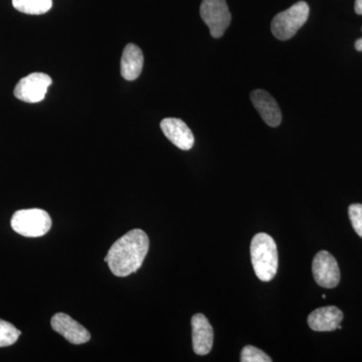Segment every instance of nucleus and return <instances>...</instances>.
<instances>
[{
    "instance_id": "1",
    "label": "nucleus",
    "mask_w": 362,
    "mask_h": 362,
    "mask_svg": "<svg viewBox=\"0 0 362 362\" xmlns=\"http://www.w3.org/2000/svg\"><path fill=\"white\" fill-rule=\"evenodd\" d=\"M148 250V235L142 230L135 228L112 245L105 262L117 277H127L139 270Z\"/></svg>"
},
{
    "instance_id": "2",
    "label": "nucleus",
    "mask_w": 362,
    "mask_h": 362,
    "mask_svg": "<svg viewBox=\"0 0 362 362\" xmlns=\"http://www.w3.org/2000/svg\"><path fill=\"white\" fill-rule=\"evenodd\" d=\"M251 258L257 277L263 282L273 280L278 271L277 245L268 233H257L252 240Z\"/></svg>"
},
{
    "instance_id": "3",
    "label": "nucleus",
    "mask_w": 362,
    "mask_h": 362,
    "mask_svg": "<svg viewBox=\"0 0 362 362\" xmlns=\"http://www.w3.org/2000/svg\"><path fill=\"white\" fill-rule=\"evenodd\" d=\"M308 4L305 1H299L290 8L278 13L271 23V30L276 39L289 40L294 37L298 30L306 23L309 18Z\"/></svg>"
},
{
    "instance_id": "4",
    "label": "nucleus",
    "mask_w": 362,
    "mask_h": 362,
    "mask_svg": "<svg viewBox=\"0 0 362 362\" xmlns=\"http://www.w3.org/2000/svg\"><path fill=\"white\" fill-rule=\"evenodd\" d=\"M52 218L40 209H21L11 218V228L23 237L39 238L51 230Z\"/></svg>"
},
{
    "instance_id": "5",
    "label": "nucleus",
    "mask_w": 362,
    "mask_h": 362,
    "mask_svg": "<svg viewBox=\"0 0 362 362\" xmlns=\"http://www.w3.org/2000/svg\"><path fill=\"white\" fill-rule=\"evenodd\" d=\"M199 13L214 39L223 37L232 21L226 0H202Z\"/></svg>"
},
{
    "instance_id": "6",
    "label": "nucleus",
    "mask_w": 362,
    "mask_h": 362,
    "mask_svg": "<svg viewBox=\"0 0 362 362\" xmlns=\"http://www.w3.org/2000/svg\"><path fill=\"white\" fill-rule=\"evenodd\" d=\"M51 77L44 73H33L21 78L14 88V96L25 103H39L45 99L52 85Z\"/></svg>"
},
{
    "instance_id": "7",
    "label": "nucleus",
    "mask_w": 362,
    "mask_h": 362,
    "mask_svg": "<svg viewBox=\"0 0 362 362\" xmlns=\"http://www.w3.org/2000/svg\"><path fill=\"white\" fill-rule=\"evenodd\" d=\"M312 272L317 284L323 288H335L340 282V270L334 257L326 251L314 257Z\"/></svg>"
},
{
    "instance_id": "8",
    "label": "nucleus",
    "mask_w": 362,
    "mask_h": 362,
    "mask_svg": "<svg viewBox=\"0 0 362 362\" xmlns=\"http://www.w3.org/2000/svg\"><path fill=\"white\" fill-rule=\"evenodd\" d=\"M51 324L52 329L65 337L71 344H84L90 340L89 331L68 314L57 313L52 316Z\"/></svg>"
},
{
    "instance_id": "9",
    "label": "nucleus",
    "mask_w": 362,
    "mask_h": 362,
    "mask_svg": "<svg viewBox=\"0 0 362 362\" xmlns=\"http://www.w3.org/2000/svg\"><path fill=\"white\" fill-rule=\"evenodd\" d=\"M162 132L169 141L181 150L194 147V136L189 127L178 118L163 119L160 123Z\"/></svg>"
},
{
    "instance_id": "10",
    "label": "nucleus",
    "mask_w": 362,
    "mask_h": 362,
    "mask_svg": "<svg viewBox=\"0 0 362 362\" xmlns=\"http://www.w3.org/2000/svg\"><path fill=\"white\" fill-rule=\"evenodd\" d=\"M251 101L267 125L271 127L280 125L282 122V112L277 101L268 92L264 90H252Z\"/></svg>"
},
{
    "instance_id": "11",
    "label": "nucleus",
    "mask_w": 362,
    "mask_h": 362,
    "mask_svg": "<svg viewBox=\"0 0 362 362\" xmlns=\"http://www.w3.org/2000/svg\"><path fill=\"white\" fill-rule=\"evenodd\" d=\"M192 346L197 356H206L214 344V329L204 314H195L192 318Z\"/></svg>"
},
{
    "instance_id": "12",
    "label": "nucleus",
    "mask_w": 362,
    "mask_h": 362,
    "mask_svg": "<svg viewBox=\"0 0 362 362\" xmlns=\"http://www.w3.org/2000/svg\"><path fill=\"white\" fill-rule=\"evenodd\" d=\"M343 319V313L335 306L321 307L308 316V325L317 332L337 330Z\"/></svg>"
},
{
    "instance_id": "13",
    "label": "nucleus",
    "mask_w": 362,
    "mask_h": 362,
    "mask_svg": "<svg viewBox=\"0 0 362 362\" xmlns=\"http://www.w3.org/2000/svg\"><path fill=\"white\" fill-rule=\"evenodd\" d=\"M144 64L143 52L138 45L128 44L121 59V75L127 81H134L141 75Z\"/></svg>"
},
{
    "instance_id": "14",
    "label": "nucleus",
    "mask_w": 362,
    "mask_h": 362,
    "mask_svg": "<svg viewBox=\"0 0 362 362\" xmlns=\"http://www.w3.org/2000/svg\"><path fill=\"white\" fill-rule=\"evenodd\" d=\"M16 11L32 16L47 13L52 6V0H13Z\"/></svg>"
},
{
    "instance_id": "15",
    "label": "nucleus",
    "mask_w": 362,
    "mask_h": 362,
    "mask_svg": "<svg viewBox=\"0 0 362 362\" xmlns=\"http://www.w3.org/2000/svg\"><path fill=\"white\" fill-rule=\"evenodd\" d=\"M21 332L13 324L0 319V347L11 346L18 341Z\"/></svg>"
},
{
    "instance_id": "16",
    "label": "nucleus",
    "mask_w": 362,
    "mask_h": 362,
    "mask_svg": "<svg viewBox=\"0 0 362 362\" xmlns=\"http://www.w3.org/2000/svg\"><path fill=\"white\" fill-rule=\"evenodd\" d=\"M240 361L242 362H271L272 358L266 354L263 350L247 345L242 350L240 354Z\"/></svg>"
},
{
    "instance_id": "17",
    "label": "nucleus",
    "mask_w": 362,
    "mask_h": 362,
    "mask_svg": "<svg viewBox=\"0 0 362 362\" xmlns=\"http://www.w3.org/2000/svg\"><path fill=\"white\" fill-rule=\"evenodd\" d=\"M349 214L352 228L362 239V204H351L349 209Z\"/></svg>"
},
{
    "instance_id": "18",
    "label": "nucleus",
    "mask_w": 362,
    "mask_h": 362,
    "mask_svg": "<svg viewBox=\"0 0 362 362\" xmlns=\"http://www.w3.org/2000/svg\"><path fill=\"white\" fill-rule=\"evenodd\" d=\"M354 9H356V13L359 14V16H362V0H356V6H354Z\"/></svg>"
},
{
    "instance_id": "19",
    "label": "nucleus",
    "mask_w": 362,
    "mask_h": 362,
    "mask_svg": "<svg viewBox=\"0 0 362 362\" xmlns=\"http://www.w3.org/2000/svg\"><path fill=\"white\" fill-rule=\"evenodd\" d=\"M356 51L362 52V37H361V39H358L356 40Z\"/></svg>"
}]
</instances>
